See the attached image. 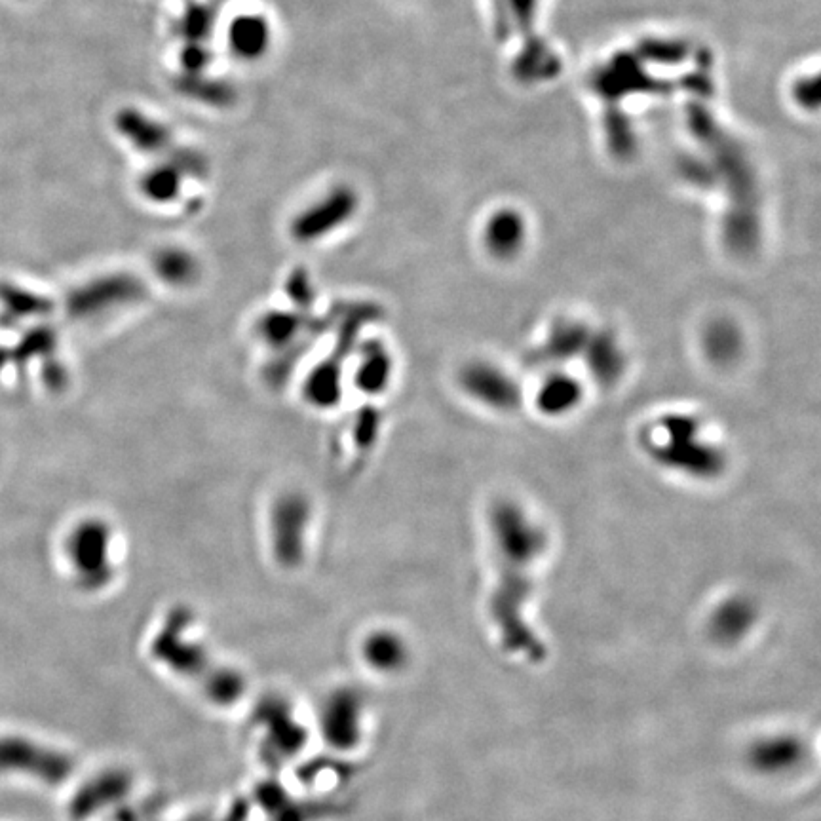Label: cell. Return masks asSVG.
<instances>
[{
    "label": "cell",
    "instance_id": "obj_1",
    "mask_svg": "<svg viewBox=\"0 0 821 821\" xmlns=\"http://www.w3.org/2000/svg\"><path fill=\"white\" fill-rule=\"evenodd\" d=\"M495 538L500 571L491 601L493 618L508 649L535 658L538 639L525 626L521 612L531 593V569L544 550V535L516 506H500L495 512Z\"/></svg>",
    "mask_w": 821,
    "mask_h": 821
},
{
    "label": "cell",
    "instance_id": "obj_2",
    "mask_svg": "<svg viewBox=\"0 0 821 821\" xmlns=\"http://www.w3.org/2000/svg\"><path fill=\"white\" fill-rule=\"evenodd\" d=\"M257 707L255 725L263 730L261 753L270 766H280L295 757L305 744V728L297 723L291 709L280 698H267Z\"/></svg>",
    "mask_w": 821,
    "mask_h": 821
},
{
    "label": "cell",
    "instance_id": "obj_3",
    "mask_svg": "<svg viewBox=\"0 0 821 821\" xmlns=\"http://www.w3.org/2000/svg\"><path fill=\"white\" fill-rule=\"evenodd\" d=\"M363 698L352 688L335 690L322 707L320 726L324 740L337 751L356 749L363 738Z\"/></svg>",
    "mask_w": 821,
    "mask_h": 821
},
{
    "label": "cell",
    "instance_id": "obj_4",
    "mask_svg": "<svg viewBox=\"0 0 821 821\" xmlns=\"http://www.w3.org/2000/svg\"><path fill=\"white\" fill-rule=\"evenodd\" d=\"M802 747L799 740L791 736H772L759 740L751 749V763L766 774L789 772L801 763Z\"/></svg>",
    "mask_w": 821,
    "mask_h": 821
},
{
    "label": "cell",
    "instance_id": "obj_5",
    "mask_svg": "<svg viewBox=\"0 0 821 821\" xmlns=\"http://www.w3.org/2000/svg\"><path fill=\"white\" fill-rule=\"evenodd\" d=\"M362 658L373 671L396 673L407 664L409 654L398 635L390 631H377L363 641Z\"/></svg>",
    "mask_w": 821,
    "mask_h": 821
},
{
    "label": "cell",
    "instance_id": "obj_6",
    "mask_svg": "<svg viewBox=\"0 0 821 821\" xmlns=\"http://www.w3.org/2000/svg\"><path fill=\"white\" fill-rule=\"evenodd\" d=\"M466 381L472 394L491 405L508 407L516 401V386L502 373H498L497 369L474 367L470 369Z\"/></svg>",
    "mask_w": 821,
    "mask_h": 821
},
{
    "label": "cell",
    "instance_id": "obj_7",
    "mask_svg": "<svg viewBox=\"0 0 821 821\" xmlns=\"http://www.w3.org/2000/svg\"><path fill=\"white\" fill-rule=\"evenodd\" d=\"M244 688H246L244 677L238 671L229 668L211 669L206 685H204L206 696L217 706L234 704L244 692Z\"/></svg>",
    "mask_w": 821,
    "mask_h": 821
},
{
    "label": "cell",
    "instance_id": "obj_8",
    "mask_svg": "<svg viewBox=\"0 0 821 821\" xmlns=\"http://www.w3.org/2000/svg\"><path fill=\"white\" fill-rule=\"evenodd\" d=\"M751 624V611L745 607L744 603H728L721 611L717 612L713 620L715 635L719 639H738L742 637Z\"/></svg>",
    "mask_w": 821,
    "mask_h": 821
},
{
    "label": "cell",
    "instance_id": "obj_9",
    "mask_svg": "<svg viewBox=\"0 0 821 821\" xmlns=\"http://www.w3.org/2000/svg\"><path fill=\"white\" fill-rule=\"evenodd\" d=\"M578 396V386L571 379H554L544 386L540 401L546 411L561 413L574 405L578 401Z\"/></svg>",
    "mask_w": 821,
    "mask_h": 821
}]
</instances>
